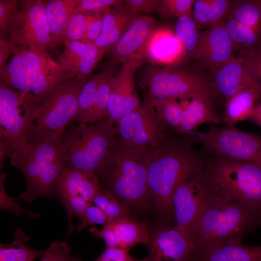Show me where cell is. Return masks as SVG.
<instances>
[{"label": "cell", "instance_id": "obj_17", "mask_svg": "<svg viewBox=\"0 0 261 261\" xmlns=\"http://www.w3.org/2000/svg\"><path fill=\"white\" fill-rule=\"evenodd\" d=\"M233 44L222 23L201 32L192 56L201 66L213 72L234 58Z\"/></svg>", "mask_w": 261, "mask_h": 261}, {"label": "cell", "instance_id": "obj_24", "mask_svg": "<svg viewBox=\"0 0 261 261\" xmlns=\"http://www.w3.org/2000/svg\"><path fill=\"white\" fill-rule=\"evenodd\" d=\"M51 36V50L62 43L71 18L78 12V0H52L44 2Z\"/></svg>", "mask_w": 261, "mask_h": 261}, {"label": "cell", "instance_id": "obj_25", "mask_svg": "<svg viewBox=\"0 0 261 261\" xmlns=\"http://www.w3.org/2000/svg\"><path fill=\"white\" fill-rule=\"evenodd\" d=\"M213 99L206 96L191 99L185 109L182 121L176 130L180 135H185L194 130L203 124L223 123L222 116L218 115L212 106Z\"/></svg>", "mask_w": 261, "mask_h": 261}, {"label": "cell", "instance_id": "obj_22", "mask_svg": "<svg viewBox=\"0 0 261 261\" xmlns=\"http://www.w3.org/2000/svg\"><path fill=\"white\" fill-rule=\"evenodd\" d=\"M141 14L130 10L124 2L114 6L103 14L102 31L93 44L108 51L122 37Z\"/></svg>", "mask_w": 261, "mask_h": 261}, {"label": "cell", "instance_id": "obj_4", "mask_svg": "<svg viewBox=\"0 0 261 261\" xmlns=\"http://www.w3.org/2000/svg\"><path fill=\"white\" fill-rule=\"evenodd\" d=\"M259 226L258 213L210 189L197 225L195 251L242 240Z\"/></svg>", "mask_w": 261, "mask_h": 261}, {"label": "cell", "instance_id": "obj_48", "mask_svg": "<svg viewBox=\"0 0 261 261\" xmlns=\"http://www.w3.org/2000/svg\"><path fill=\"white\" fill-rule=\"evenodd\" d=\"M93 261H149L148 257L136 259L129 254V250L119 248L106 247L103 252Z\"/></svg>", "mask_w": 261, "mask_h": 261}, {"label": "cell", "instance_id": "obj_47", "mask_svg": "<svg viewBox=\"0 0 261 261\" xmlns=\"http://www.w3.org/2000/svg\"><path fill=\"white\" fill-rule=\"evenodd\" d=\"M6 174L1 172L0 174V208L10 211L17 216L26 214L29 216L36 217V214L25 210L17 200L6 193L4 187V180Z\"/></svg>", "mask_w": 261, "mask_h": 261}, {"label": "cell", "instance_id": "obj_55", "mask_svg": "<svg viewBox=\"0 0 261 261\" xmlns=\"http://www.w3.org/2000/svg\"><path fill=\"white\" fill-rule=\"evenodd\" d=\"M258 215L259 226H261V211L258 213Z\"/></svg>", "mask_w": 261, "mask_h": 261}, {"label": "cell", "instance_id": "obj_51", "mask_svg": "<svg viewBox=\"0 0 261 261\" xmlns=\"http://www.w3.org/2000/svg\"><path fill=\"white\" fill-rule=\"evenodd\" d=\"M90 232L95 236L103 239L106 244V247L120 248V244L117 236L108 224L105 225L101 230H98L96 228H91Z\"/></svg>", "mask_w": 261, "mask_h": 261}, {"label": "cell", "instance_id": "obj_36", "mask_svg": "<svg viewBox=\"0 0 261 261\" xmlns=\"http://www.w3.org/2000/svg\"><path fill=\"white\" fill-rule=\"evenodd\" d=\"M88 172L65 166L56 182V190L60 200L79 195Z\"/></svg>", "mask_w": 261, "mask_h": 261}, {"label": "cell", "instance_id": "obj_11", "mask_svg": "<svg viewBox=\"0 0 261 261\" xmlns=\"http://www.w3.org/2000/svg\"><path fill=\"white\" fill-rule=\"evenodd\" d=\"M33 109L27 96L0 84V138L9 143L13 154H24L30 147L29 139Z\"/></svg>", "mask_w": 261, "mask_h": 261}, {"label": "cell", "instance_id": "obj_1", "mask_svg": "<svg viewBox=\"0 0 261 261\" xmlns=\"http://www.w3.org/2000/svg\"><path fill=\"white\" fill-rule=\"evenodd\" d=\"M206 160L183 139L168 135L148 152L147 182L159 213L173 218L172 201L177 187L204 167Z\"/></svg>", "mask_w": 261, "mask_h": 261}, {"label": "cell", "instance_id": "obj_2", "mask_svg": "<svg viewBox=\"0 0 261 261\" xmlns=\"http://www.w3.org/2000/svg\"><path fill=\"white\" fill-rule=\"evenodd\" d=\"M116 139L95 174L107 190L130 207L145 208L150 197L147 182L148 152Z\"/></svg>", "mask_w": 261, "mask_h": 261}, {"label": "cell", "instance_id": "obj_6", "mask_svg": "<svg viewBox=\"0 0 261 261\" xmlns=\"http://www.w3.org/2000/svg\"><path fill=\"white\" fill-rule=\"evenodd\" d=\"M137 80L150 100L188 99L216 96L211 79L190 70L176 67L147 64L140 68Z\"/></svg>", "mask_w": 261, "mask_h": 261}, {"label": "cell", "instance_id": "obj_19", "mask_svg": "<svg viewBox=\"0 0 261 261\" xmlns=\"http://www.w3.org/2000/svg\"><path fill=\"white\" fill-rule=\"evenodd\" d=\"M64 52L56 60L61 68L77 76L88 78L107 51L93 43L81 41L65 42Z\"/></svg>", "mask_w": 261, "mask_h": 261}, {"label": "cell", "instance_id": "obj_18", "mask_svg": "<svg viewBox=\"0 0 261 261\" xmlns=\"http://www.w3.org/2000/svg\"><path fill=\"white\" fill-rule=\"evenodd\" d=\"M140 106L134 72L127 65L121 64L111 81L107 106L108 117L116 122Z\"/></svg>", "mask_w": 261, "mask_h": 261}, {"label": "cell", "instance_id": "obj_3", "mask_svg": "<svg viewBox=\"0 0 261 261\" xmlns=\"http://www.w3.org/2000/svg\"><path fill=\"white\" fill-rule=\"evenodd\" d=\"M11 54L10 59L0 68V84L27 96L34 109L60 86L77 76L62 69L47 52L24 49Z\"/></svg>", "mask_w": 261, "mask_h": 261}, {"label": "cell", "instance_id": "obj_21", "mask_svg": "<svg viewBox=\"0 0 261 261\" xmlns=\"http://www.w3.org/2000/svg\"><path fill=\"white\" fill-rule=\"evenodd\" d=\"M211 81L216 95H220L225 100L246 87L261 89L245 65L237 57L213 71Z\"/></svg>", "mask_w": 261, "mask_h": 261}, {"label": "cell", "instance_id": "obj_45", "mask_svg": "<svg viewBox=\"0 0 261 261\" xmlns=\"http://www.w3.org/2000/svg\"><path fill=\"white\" fill-rule=\"evenodd\" d=\"M123 2L121 0H78L77 10L86 14L104 13Z\"/></svg>", "mask_w": 261, "mask_h": 261}, {"label": "cell", "instance_id": "obj_16", "mask_svg": "<svg viewBox=\"0 0 261 261\" xmlns=\"http://www.w3.org/2000/svg\"><path fill=\"white\" fill-rule=\"evenodd\" d=\"M146 245L149 261H193L195 246L176 226L159 225Z\"/></svg>", "mask_w": 261, "mask_h": 261}, {"label": "cell", "instance_id": "obj_52", "mask_svg": "<svg viewBox=\"0 0 261 261\" xmlns=\"http://www.w3.org/2000/svg\"><path fill=\"white\" fill-rule=\"evenodd\" d=\"M13 154V150L9 143L0 138V169L3 167V162L5 159L8 157H11Z\"/></svg>", "mask_w": 261, "mask_h": 261}, {"label": "cell", "instance_id": "obj_44", "mask_svg": "<svg viewBox=\"0 0 261 261\" xmlns=\"http://www.w3.org/2000/svg\"><path fill=\"white\" fill-rule=\"evenodd\" d=\"M80 219V223L76 227L78 232L90 225L99 224L104 226L110 222L103 212L91 203Z\"/></svg>", "mask_w": 261, "mask_h": 261}, {"label": "cell", "instance_id": "obj_39", "mask_svg": "<svg viewBox=\"0 0 261 261\" xmlns=\"http://www.w3.org/2000/svg\"><path fill=\"white\" fill-rule=\"evenodd\" d=\"M195 0H159L156 13L165 18L192 15Z\"/></svg>", "mask_w": 261, "mask_h": 261}, {"label": "cell", "instance_id": "obj_9", "mask_svg": "<svg viewBox=\"0 0 261 261\" xmlns=\"http://www.w3.org/2000/svg\"><path fill=\"white\" fill-rule=\"evenodd\" d=\"M189 145L198 144L213 156L226 157L261 165V136L242 131L235 126H211L205 131L194 130L183 135Z\"/></svg>", "mask_w": 261, "mask_h": 261}, {"label": "cell", "instance_id": "obj_46", "mask_svg": "<svg viewBox=\"0 0 261 261\" xmlns=\"http://www.w3.org/2000/svg\"><path fill=\"white\" fill-rule=\"evenodd\" d=\"M103 13L86 14V25L81 41L93 43L101 33Z\"/></svg>", "mask_w": 261, "mask_h": 261}, {"label": "cell", "instance_id": "obj_35", "mask_svg": "<svg viewBox=\"0 0 261 261\" xmlns=\"http://www.w3.org/2000/svg\"><path fill=\"white\" fill-rule=\"evenodd\" d=\"M106 215L110 222L118 219H131L130 207L111 193L107 190L100 188L91 201Z\"/></svg>", "mask_w": 261, "mask_h": 261}, {"label": "cell", "instance_id": "obj_38", "mask_svg": "<svg viewBox=\"0 0 261 261\" xmlns=\"http://www.w3.org/2000/svg\"><path fill=\"white\" fill-rule=\"evenodd\" d=\"M108 71L106 68L88 79L83 86L78 99V117L80 120L93 103L99 87Z\"/></svg>", "mask_w": 261, "mask_h": 261}, {"label": "cell", "instance_id": "obj_7", "mask_svg": "<svg viewBox=\"0 0 261 261\" xmlns=\"http://www.w3.org/2000/svg\"><path fill=\"white\" fill-rule=\"evenodd\" d=\"M115 121L107 117L88 125L80 122L63 136L65 166L94 173L116 139Z\"/></svg>", "mask_w": 261, "mask_h": 261}, {"label": "cell", "instance_id": "obj_23", "mask_svg": "<svg viewBox=\"0 0 261 261\" xmlns=\"http://www.w3.org/2000/svg\"><path fill=\"white\" fill-rule=\"evenodd\" d=\"M193 261H261V246H247L242 240H232L196 250Z\"/></svg>", "mask_w": 261, "mask_h": 261}, {"label": "cell", "instance_id": "obj_20", "mask_svg": "<svg viewBox=\"0 0 261 261\" xmlns=\"http://www.w3.org/2000/svg\"><path fill=\"white\" fill-rule=\"evenodd\" d=\"M186 56L174 32L157 26L143 51L142 65L145 63L156 66L170 64Z\"/></svg>", "mask_w": 261, "mask_h": 261}, {"label": "cell", "instance_id": "obj_53", "mask_svg": "<svg viewBox=\"0 0 261 261\" xmlns=\"http://www.w3.org/2000/svg\"><path fill=\"white\" fill-rule=\"evenodd\" d=\"M11 54L9 41H0V68L5 64Z\"/></svg>", "mask_w": 261, "mask_h": 261}, {"label": "cell", "instance_id": "obj_15", "mask_svg": "<svg viewBox=\"0 0 261 261\" xmlns=\"http://www.w3.org/2000/svg\"><path fill=\"white\" fill-rule=\"evenodd\" d=\"M10 161L23 173L26 182V189L18 196V199L29 203L38 198L58 196L56 182L65 167V161L42 166L14 155Z\"/></svg>", "mask_w": 261, "mask_h": 261}, {"label": "cell", "instance_id": "obj_29", "mask_svg": "<svg viewBox=\"0 0 261 261\" xmlns=\"http://www.w3.org/2000/svg\"><path fill=\"white\" fill-rule=\"evenodd\" d=\"M121 64L110 62L108 71L101 82L91 107L79 120L80 122L95 123L108 117L107 103L112 78Z\"/></svg>", "mask_w": 261, "mask_h": 261}, {"label": "cell", "instance_id": "obj_28", "mask_svg": "<svg viewBox=\"0 0 261 261\" xmlns=\"http://www.w3.org/2000/svg\"><path fill=\"white\" fill-rule=\"evenodd\" d=\"M107 224L116 233L121 248L130 251L137 244L148 243L149 233L144 222L124 218L113 220Z\"/></svg>", "mask_w": 261, "mask_h": 261}, {"label": "cell", "instance_id": "obj_33", "mask_svg": "<svg viewBox=\"0 0 261 261\" xmlns=\"http://www.w3.org/2000/svg\"><path fill=\"white\" fill-rule=\"evenodd\" d=\"M231 16L261 36V0H232Z\"/></svg>", "mask_w": 261, "mask_h": 261}, {"label": "cell", "instance_id": "obj_10", "mask_svg": "<svg viewBox=\"0 0 261 261\" xmlns=\"http://www.w3.org/2000/svg\"><path fill=\"white\" fill-rule=\"evenodd\" d=\"M9 41L11 53L24 49L46 53L50 49L51 36L44 1H17Z\"/></svg>", "mask_w": 261, "mask_h": 261}, {"label": "cell", "instance_id": "obj_32", "mask_svg": "<svg viewBox=\"0 0 261 261\" xmlns=\"http://www.w3.org/2000/svg\"><path fill=\"white\" fill-rule=\"evenodd\" d=\"M14 236L10 244H0V261H33L43 257L45 250L36 249L26 245L29 238L21 228L14 231Z\"/></svg>", "mask_w": 261, "mask_h": 261}, {"label": "cell", "instance_id": "obj_34", "mask_svg": "<svg viewBox=\"0 0 261 261\" xmlns=\"http://www.w3.org/2000/svg\"><path fill=\"white\" fill-rule=\"evenodd\" d=\"M200 26L193 16H183L177 18L174 34L182 45L186 56L191 58L196 48L201 32Z\"/></svg>", "mask_w": 261, "mask_h": 261}, {"label": "cell", "instance_id": "obj_37", "mask_svg": "<svg viewBox=\"0 0 261 261\" xmlns=\"http://www.w3.org/2000/svg\"><path fill=\"white\" fill-rule=\"evenodd\" d=\"M148 100L153 105L158 115L168 129L177 130L184 115L185 109L175 99Z\"/></svg>", "mask_w": 261, "mask_h": 261}, {"label": "cell", "instance_id": "obj_50", "mask_svg": "<svg viewBox=\"0 0 261 261\" xmlns=\"http://www.w3.org/2000/svg\"><path fill=\"white\" fill-rule=\"evenodd\" d=\"M124 4L130 10L141 15L156 12L159 0H126Z\"/></svg>", "mask_w": 261, "mask_h": 261}, {"label": "cell", "instance_id": "obj_42", "mask_svg": "<svg viewBox=\"0 0 261 261\" xmlns=\"http://www.w3.org/2000/svg\"><path fill=\"white\" fill-rule=\"evenodd\" d=\"M86 15L78 11L73 15L66 30L62 43L81 41L86 28Z\"/></svg>", "mask_w": 261, "mask_h": 261}, {"label": "cell", "instance_id": "obj_14", "mask_svg": "<svg viewBox=\"0 0 261 261\" xmlns=\"http://www.w3.org/2000/svg\"><path fill=\"white\" fill-rule=\"evenodd\" d=\"M157 26V21L152 16L141 15L137 18L109 49L110 62L127 65L134 72L142 66L143 51Z\"/></svg>", "mask_w": 261, "mask_h": 261}, {"label": "cell", "instance_id": "obj_40", "mask_svg": "<svg viewBox=\"0 0 261 261\" xmlns=\"http://www.w3.org/2000/svg\"><path fill=\"white\" fill-rule=\"evenodd\" d=\"M17 3L15 0H0V41H9Z\"/></svg>", "mask_w": 261, "mask_h": 261}, {"label": "cell", "instance_id": "obj_13", "mask_svg": "<svg viewBox=\"0 0 261 261\" xmlns=\"http://www.w3.org/2000/svg\"><path fill=\"white\" fill-rule=\"evenodd\" d=\"M203 168L177 187L172 201L176 226L194 245L197 225L210 193Z\"/></svg>", "mask_w": 261, "mask_h": 261}, {"label": "cell", "instance_id": "obj_54", "mask_svg": "<svg viewBox=\"0 0 261 261\" xmlns=\"http://www.w3.org/2000/svg\"><path fill=\"white\" fill-rule=\"evenodd\" d=\"M249 120L257 124L261 128V99L256 103Z\"/></svg>", "mask_w": 261, "mask_h": 261}, {"label": "cell", "instance_id": "obj_12", "mask_svg": "<svg viewBox=\"0 0 261 261\" xmlns=\"http://www.w3.org/2000/svg\"><path fill=\"white\" fill-rule=\"evenodd\" d=\"M118 139L132 147L153 149L168 136L169 130L154 107L145 99L141 106L115 122Z\"/></svg>", "mask_w": 261, "mask_h": 261}, {"label": "cell", "instance_id": "obj_31", "mask_svg": "<svg viewBox=\"0 0 261 261\" xmlns=\"http://www.w3.org/2000/svg\"><path fill=\"white\" fill-rule=\"evenodd\" d=\"M232 0H195L192 15L201 27L215 26L227 16Z\"/></svg>", "mask_w": 261, "mask_h": 261}, {"label": "cell", "instance_id": "obj_30", "mask_svg": "<svg viewBox=\"0 0 261 261\" xmlns=\"http://www.w3.org/2000/svg\"><path fill=\"white\" fill-rule=\"evenodd\" d=\"M238 53L261 50V36L233 17L227 15L222 21Z\"/></svg>", "mask_w": 261, "mask_h": 261}, {"label": "cell", "instance_id": "obj_26", "mask_svg": "<svg viewBox=\"0 0 261 261\" xmlns=\"http://www.w3.org/2000/svg\"><path fill=\"white\" fill-rule=\"evenodd\" d=\"M261 99V89L246 87L225 100L222 116L223 123L235 126L242 121L249 120L256 103Z\"/></svg>", "mask_w": 261, "mask_h": 261}, {"label": "cell", "instance_id": "obj_27", "mask_svg": "<svg viewBox=\"0 0 261 261\" xmlns=\"http://www.w3.org/2000/svg\"><path fill=\"white\" fill-rule=\"evenodd\" d=\"M64 133L56 134L31 145L24 154H13L12 155L42 166L66 161V152L63 142Z\"/></svg>", "mask_w": 261, "mask_h": 261}, {"label": "cell", "instance_id": "obj_43", "mask_svg": "<svg viewBox=\"0 0 261 261\" xmlns=\"http://www.w3.org/2000/svg\"><path fill=\"white\" fill-rule=\"evenodd\" d=\"M237 57L242 61L261 89V50L240 52Z\"/></svg>", "mask_w": 261, "mask_h": 261}, {"label": "cell", "instance_id": "obj_49", "mask_svg": "<svg viewBox=\"0 0 261 261\" xmlns=\"http://www.w3.org/2000/svg\"><path fill=\"white\" fill-rule=\"evenodd\" d=\"M65 206L68 216H74L79 219L84 215L90 203L79 195L70 197L61 200Z\"/></svg>", "mask_w": 261, "mask_h": 261}, {"label": "cell", "instance_id": "obj_41", "mask_svg": "<svg viewBox=\"0 0 261 261\" xmlns=\"http://www.w3.org/2000/svg\"><path fill=\"white\" fill-rule=\"evenodd\" d=\"M72 248L67 242H54L45 249L41 261H82L71 255Z\"/></svg>", "mask_w": 261, "mask_h": 261}, {"label": "cell", "instance_id": "obj_8", "mask_svg": "<svg viewBox=\"0 0 261 261\" xmlns=\"http://www.w3.org/2000/svg\"><path fill=\"white\" fill-rule=\"evenodd\" d=\"M88 78L76 76L60 86L31 116L30 145L64 132L66 126L77 120L78 99Z\"/></svg>", "mask_w": 261, "mask_h": 261}, {"label": "cell", "instance_id": "obj_5", "mask_svg": "<svg viewBox=\"0 0 261 261\" xmlns=\"http://www.w3.org/2000/svg\"><path fill=\"white\" fill-rule=\"evenodd\" d=\"M206 160L204 175L210 189L253 211H261V165L213 156Z\"/></svg>", "mask_w": 261, "mask_h": 261}]
</instances>
